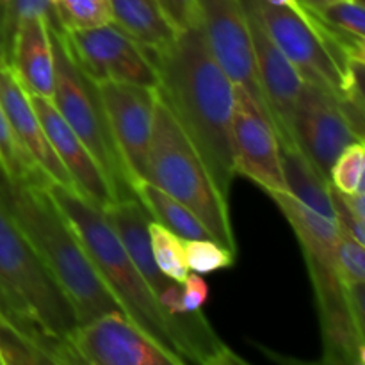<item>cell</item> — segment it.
I'll return each mask as SVG.
<instances>
[{"mask_svg": "<svg viewBox=\"0 0 365 365\" xmlns=\"http://www.w3.org/2000/svg\"><path fill=\"white\" fill-rule=\"evenodd\" d=\"M46 189L77 234L107 291L135 327L182 364H245L217 337L202 310L178 317L164 312L100 207L64 185L50 182Z\"/></svg>", "mask_w": 365, "mask_h": 365, "instance_id": "cell-1", "label": "cell"}, {"mask_svg": "<svg viewBox=\"0 0 365 365\" xmlns=\"http://www.w3.org/2000/svg\"><path fill=\"white\" fill-rule=\"evenodd\" d=\"M160 98L198 150L223 198L235 178L232 146L234 82L217 64L200 25L178 32L166 50L152 56Z\"/></svg>", "mask_w": 365, "mask_h": 365, "instance_id": "cell-2", "label": "cell"}, {"mask_svg": "<svg viewBox=\"0 0 365 365\" xmlns=\"http://www.w3.org/2000/svg\"><path fill=\"white\" fill-rule=\"evenodd\" d=\"M0 321L24 335L50 364L77 365L70 335L73 307L0 198Z\"/></svg>", "mask_w": 365, "mask_h": 365, "instance_id": "cell-3", "label": "cell"}, {"mask_svg": "<svg viewBox=\"0 0 365 365\" xmlns=\"http://www.w3.org/2000/svg\"><path fill=\"white\" fill-rule=\"evenodd\" d=\"M269 198L287 217L303 250L319 314L323 362L364 365V337L353 323L339 271L337 246L341 230L331 189H316L305 196L273 192Z\"/></svg>", "mask_w": 365, "mask_h": 365, "instance_id": "cell-4", "label": "cell"}, {"mask_svg": "<svg viewBox=\"0 0 365 365\" xmlns=\"http://www.w3.org/2000/svg\"><path fill=\"white\" fill-rule=\"evenodd\" d=\"M0 198L73 307L78 324L123 312L46 185L9 180L0 171Z\"/></svg>", "mask_w": 365, "mask_h": 365, "instance_id": "cell-5", "label": "cell"}, {"mask_svg": "<svg viewBox=\"0 0 365 365\" xmlns=\"http://www.w3.org/2000/svg\"><path fill=\"white\" fill-rule=\"evenodd\" d=\"M143 178L184 203L205 225L214 241L237 253L228 200L216 187L202 155L159 91Z\"/></svg>", "mask_w": 365, "mask_h": 365, "instance_id": "cell-6", "label": "cell"}, {"mask_svg": "<svg viewBox=\"0 0 365 365\" xmlns=\"http://www.w3.org/2000/svg\"><path fill=\"white\" fill-rule=\"evenodd\" d=\"M52 41L53 52H56L53 106L100 164L113 187L116 202L135 198L132 178L114 143L96 82H93L77 66L61 39L59 31H53V29Z\"/></svg>", "mask_w": 365, "mask_h": 365, "instance_id": "cell-7", "label": "cell"}, {"mask_svg": "<svg viewBox=\"0 0 365 365\" xmlns=\"http://www.w3.org/2000/svg\"><path fill=\"white\" fill-rule=\"evenodd\" d=\"M255 4L271 38L294 64L303 82L334 93L349 113L364 116L360 114L364 113L362 78L346 75L312 24L287 7L271 6L266 0H255Z\"/></svg>", "mask_w": 365, "mask_h": 365, "instance_id": "cell-8", "label": "cell"}, {"mask_svg": "<svg viewBox=\"0 0 365 365\" xmlns=\"http://www.w3.org/2000/svg\"><path fill=\"white\" fill-rule=\"evenodd\" d=\"M64 46L77 66L93 82L157 88L159 73L152 56L114 24L59 31Z\"/></svg>", "mask_w": 365, "mask_h": 365, "instance_id": "cell-9", "label": "cell"}, {"mask_svg": "<svg viewBox=\"0 0 365 365\" xmlns=\"http://www.w3.org/2000/svg\"><path fill=\"white\" fill-rule=\"evenodd\" d=\"M292 138L314 170L328 180L339 153L364 141L351 127L341 98L319 86L303 82L292 113Z\"/></svg>", "mask_w": 365, "mask_h": 365, "instance_id": "cell-10", "label": "cell"}, {"mask_svg": "<svg viewBox=\"0 0 365 365\" xmlns=\"http://www.w3.org/2000/svg\"><path fill=\"white\" fill-rule=\"evenodd\" d=\"M232 146L235 175L250 178L267 195L289 192L273 121L242 86L234 84Z\"/></svg>", "mask_w": 365, "mask_h": 365, "instance_id": "cell-11", "label": "cell"}, {"mask_svg": "<svg viewBox=\"0 0 365 365\" xmlns=\"http://www.w3.org/2000/svg\"><path fill=\"white\" fill-rule=\"evenodd\" d=\"M196 2H198L200 29L205 36L214 59L223 68L228 78L234 84L242 86L271 118L257 71L252 36H250L242 2L241 0H196Z\"/></svg>", "mask_w": 365, "mask_h": 365, "instance_id": "cell-12", "label": "cell"}, {"mask_svg": "<svg viewBox=\"0 0 365 365\" xmlns=\"http://www.w3.org/2000/svg\"><path fill=\"white\" fill-rule=\"evenodd\" d=\"M78 364L184 365L135 327L123 312H107L78 324L70 335Z\"/></svg>", "mask_w": 365, "mask_h": 365, "instance_id": "cell-13", "label": "cell"}, {"mask_svg": "<svg viewBox=\"0 0 365 365\" xmlns=\"http://www.w3.org/2000/svg\"><path fill=\"white\" fill-rule=\"evenodd\" d=\"M248 20L260 86L282 150H298L292 138V113L303 88V78L271 38L257 9L255 0H241Z\"/></svg>", "mask_w": 365, "mask_h": 365, "instance_id": "cell-14", "label": "cell"}, {"mask_svg": "<svg viewBox=\"0 0 365 365\" xmlns=\"http://www.w3.org/2000/svg\"><path fill=\"white\" fill-rule=\"evenodd\" d=\"M96 88L109 120L114 143L120 150L134 187V182L145 177L146 155L155 116L157 88L125 82H98Z\"/></svg>", "mask_w": 365, "mask_h": 365, "instance_id": "cell-15", "label": "cell"}, {"mask_svg": "<svg viewBox=\"0 0 365 365\" xmlns=\"http://www.w3.org/2000/svg\"><path fill=\"white\" fill-rule=\"evenodd\" d=\"M31 100L53 152L59 157L73 182L75 191L81 192L86 200L95 203L102 210L116 203L113 187H110L103 170L86 148L84 143L78 139V135L71 130L66 120L61 116L52 100L32 95Z\"/></svg>", "mask_w": 365, "mask_h": 365, "instance_id": "cell-16", "label": "cell"}, {"mask_svg": "<svg viewBox=\"0 0 365 365\" xmlns=\"http://www.w3.org/2000/svg\"><path fill=\"white\" fill-rule=\"evenodd\" d=\"M103 214H106L107 221H109L110 227L118 234L121 245L125 246L130 259L134 260L138 269L141 271L143 278L150 285V289L153 291L164 312L173 317L185 316L187 312H184V305H182L184 287H182L180 282L168 278L157 267L155 260L152 257V250H150V216L145 210V207L139 203V200H121V202H116L110 207H107Z\"/></svg>", "mask_w": 365, "mask_h": 365, "instance_id": "cell-17", "label": "cell"}, {"mask_svg": "<svg viewBox=\"0 0 365 365\" xmlns=\"http://www.w3.org/2000/svg\"><path fill=\"white\" fill-rule=\"evenodd\" d=\"M0 102L18 145L36 160L50 182L75 191L66 168L56 155L46 138L41 120L32 106L31 95L25 91L7 63H0Z\"/></svg>", "mask_w": 365, "mask_h": 365, "instance_id": "cell-18", "label": "cell"}, {"mask_svg": "<svg viewBox=\"0 0 365 365\" xmlns=\"http://www.w3.org/2000/svg\"><path fill=\"white\" fill-rule=\"evenodd\" d=\"M52 24L43 16L18 21L9 43L7 64L25 91L32 96L52 100L56 89V52Z\"/></svg>", "mask_w": 365, "mask_h": 365, "instance_id": "cell-19", "label": "cell"}, {"mask_svg": "<svg viewBox=\"0 0 365 365\" xmlns=\"http://www.w3.org/2000/svg\"><path fill=\"white\" fill-rule=\"evenodd\" d=\"M110 11L113 24L150 56L166 50L178 36L157 0H110Z\"/></svg>", "mask_w": 365, "mask_h": 365, "instance_id": "cell-20", "label": "cell"}, {"mask_svg": "<svg viewBox=\"0 0 365 365\" xmlns=\"http://www.w3.org/2000/svg\"><path fill=\"white\" fill-rule=\"evenodd\" d=\"M134 192L135 198L139 200L145 210L148 212L150 220L157 221V223L164 225L168 230L177 234L178 237L184 241H191V239H212V234L207 230L205 225L178 200L164 192L152 182L135 180L134 182Z\"/></svg>", "mask_w": 365, "mask_h": 365, "instance_id": "cell-21", "label": "cell"}, {"mask_svg": "<svg viewBox=\"0 0 365 365\" xmlns=\"http://www.w3.org/2000/svg\"><path fill=\"white\" fill-rule=\"evenodd\" d=\"M0 171L9 180L48 185L50 180L36 160L18 145L0 102Z\"/></svg>", "mask_w": 365, "mask_h": 365, "instance_id": "cell-22", "label": "cell"}, {"mask_svg": "<svg viewBox=\"0 0 365 365\" xmlns=\"http://www.w3.org/2000/svg\"><path fill=\"white\" fill-rule=\"evenodd\" d=\"M310 14L335 31L365 39L364 0H299Z\"/></svg>", "mask_w": 365, "mask_h": 365, "instance_id": "cell-23", "label": "cell"}, {"mask_svg": "<svg viewBox=\"0 0 365 365\" xmlns=\"http://www.w3.org/2000/svg\"><path fill=\"white\" fill-rule=\"evenodd\" d=\"M148 239L157 267L168 278L182 284L189 273L184 255V239L153 220L148 221Z\"/></svg>", "mask_w": 365, "mask_h": 365, "instance_id": "cell-24", "label": "cell"}, {"mask_svg": "<svg viewBox=\"0 0 365 365\" xmlns=\"http://www.w3.org/2000/svg\"><path fill=\"white\" fill-rule=\"evenodd\" d=\"M61 31L113 24L110 0H52Z\"/></svg>", "mask_w": 365, "mask_h": 365, "instance_id": "cell-25", "label": "cell"}, {"mask_svg": "<svg viewBox=\"0 0 365 365\" xmlns=\"http://www.w3.org/2000/svg\"><path fill=\"white\" fill-rule=\"evenodd\" d=\"M365 148L364 141H355L346 146L331 166L328 180L341 195H353L364 187Z\"/></svg>", "mask_w": 365, "mask_h": 365, "instance_id": "cell-26", "label": "cell"}, {"mask_svg": "<svg viewBox=\"0 0 365 365\" xmlns=\"http://www.w3.org/2000/svg\"><path fill=\"white\" fill-rule=\"evenodd\" d=\"M185 264L195 273H212V271L228 269L235 264V257L232 250L225 248L212 239H191L184 241Z\"/></svg>", "mask_w": 365, "mask_h": 365, "instance_id": "cell-27", "label": "cell"}, {"mask_svg": "<svg viewBox=\"0 0 365 365\" xmlns=\"http://www.w3.org/2000/svg\"><path fill=\"white\" fill-rule=\"evenodd\" d=\"M339 257V271H341V280L344 289L353 285L365 284V250L364 245H359L348 235L339 237L337 246Z\"/></svg>", "mask_w": 365, "mask_h": 365, "instance_id": "cell-28", "label": "cell"}, {"mask_svg": "<svg viewBox=\"0 0 365 365\" xmlns=\"http://www.w3.org/2000/svg\"><path fill=\"white\" fill-rule=\"evenodd\" d=\"M4 6L7 11V20H9L11 34L18 21L31 16H43L52 24L53 31H61L57 24L56 13H53L52 0H4Z\"/></svg>", "mask_w": 365, "mask_h": 365, "instance_id": "cell-29", "label": "cell"}, {"mask_svg": "<svg viewBox=\"0 0 365 365\" xmlns=\"http://www.w3.org/2000/svg\"><path fill=\"white\" fill-rule=\"evenodd\" d=\"M163 9L164 16L168 18L177 32H184L187 29L200 25L198 2L196 0H157Z\"/></svg>", "mask_w": 365, "mask_h": 365, "instance_id": "cell-30", "label": "cell"}, {"mask_svg": "<svg viewBox=\"0 0 365 365\" xmlns=\"http://www.w3.org/2000/svg\"><path fill=\"white\" fill-rule=\"evenodd\" d=\"M184 287V298H182V305H184V312H198L202 307L205 305L207 298H209V285L203 280L200 273H192L185 277L182 282Z\"/></svg>", "mask_w": 365, "mask_h": 365, "instance_id": "cell-31", "label": "cell"}, {"mask_svg": "<svg viewBox=\"0 0 365 365\" xmlns=\"http://www.w3.org/2000/svg\"><path fill=\"white\" fill-rule=\"evenodd\" d=\"M11 43V27L7 20V11L4 0H0V63H7Z\"/></svg>", "mask_w": 365, "mask_h": 365, "instance_id": "cell-32", "label": "cell"}, {"mask_svg": "<svg viewBox=\"0 0 365 365\" xmlns=\"http://www.w3.org/2000/svg\"><path fill=\"white\" fill-rule=\"evenodd\" d=\"M266 2L271 4V6L287 7V9L298 13L299 16H303V13H305V9H303V6H302V2H299V0H266Z\"/></svg>", "mask_w": 365, "mask_h": 365, "instance_id": "cell-33", "label": "cell"}, {"mask_svg": "<svg viewBox=\"0 0 365 365\" xmlns=\"http://www.w3.org/2000/svg\"><path fill=\"white\" fill-rule=\"evenodd\" d=\"M0 365H4V359H2V353H0Z\"/></svg>", "mask_w": 365, "mask_h": 365, "instance_id": "cell-34", "label": "cell"}]
</instances>
